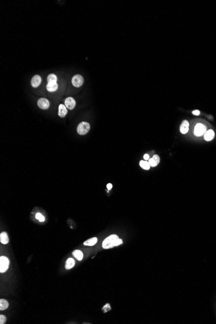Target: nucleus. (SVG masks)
Returning <instances> with one entry per match:
<instances>
[{"label":"nucleus","instance_id":"nucleus-1","mask_svg":"<svg viewBox=\"0 0 216 324\" xmlns=\"http://www.w3.org/2000/svg\"><path fill=\"white\" fill-rule=\"evenodd\" d=\"M122 242V239H119V237L116 235H111L108 237L102 243V247L105 249L111 248L114 246H119L121 245Z\"/></svg>","mask_w":216,"mask_h":324},{"label":"nucleus","instance_id":"nucleus-2","mask_svg":"<svg viewBox=\"0 0 216 324\" xmlns=\"http://www.w3.org/2000/svg\"><path fill=\"white\" fill-rule=\"evenodd\" d=\"M89 130H90V125L88 122H81L77 127V132L78 134L81 135L87 134L89 132Z\"/></svg>","mask_w":216,"mask_h":324},{"label":"nucleus","instance_id":"nucleus-3","mask_svg":"<svg viewBox=\"0 0 216 324\" xmlns=\"http://www.w3.org/2000/svg\"><path fill=\"white\" fill-rule=\"evenodd\" d=\"M206 131V127L201 123H198L194 128V135L197 137L203 135Z\"/></svg>","mask_w":216,"mask_h":324},{"label":"nucleus","instance_id":"nucleus-4","mask_svg":"<svg viewBox=\"0 0 216 324\" xmlns=\"http://www.w3.org/2000/svg\"><path fill=\"white\" fill-rule=\"evenodd\" d=\"M10 261L5 256H1L0 258V272L3 273L6 272L9 269Z\"/></svg>","mask_w":216,"mask_h":324},{"label":"nucleus","instance_id":"nucleus-5","mask_svg":"<svg viewBox=\"0 0 216 324\" xmlns=\"http://www.w3.org/2000/svg\"><path fill=\"white\" fill-rule=\"evenodd\" d=\"M84 83V78L80 74H76L72 78V84L74 87L79 88Z\"/></svg>","mask_w":216,"mask_h":324},{"label":"nucleus","instance_id":"nucleus-6","mask_svg":"<svg viewBox=\"0 0 216 324\" xmlns=\"http://www.w3.org/2000/svg\"><path fill=\"white\" fill-rule=\"evenodd\" d=\"M49 102L46 99L42 98L39 99L38 101V106L42 109H47L49 107Z\"/></svg>","mask_w":216,"mask_h":324},{"label":"nucleus","instance_id":"nucleus-7","mask_svg":"<svg viewBox=\"0 0 216 324\" xmlns=\"http://www.w3.org/2000/svg\"><path fill=\"white\" fill-rule=\"evenodd\" d=\"M65 106L69 109H73L76 106V102L74 99L72 97H68L65 100Z\"/></svg>","mask_w":216,"mask_h":324},{"label":"nucleus","instance_id":"nucleus-8","mask_svg":"<svg viewBox=\"0 0 216 324\" xmlns=\"http://www.w3.org/2000/svg\"><path fill=\"white\" fill-rule=\"evenodd\" d=\"M189 130V122L186 120L183 121L180 126V131L182 134H186Z\"/></svg>","mask_w":216,"mask_h":324},{"label":"nucleus","instance_id":"nucleus-9","mask_svg":"<svg viewBox=\"0 0 216 324\" xmlns=\"http://www.w3.org/2000/svg\"><path fill=\"white\" fill-rule=\"evenodd\" d=\"M41 82H42V78L40 76L35 75L32 77L31 80V85L33 88H38L40 85Z\"/></svg>","mask_w":216,"mask_h":324},{"label":"nucleus","instance_id":"nucleus-10","mask_svg":"<svg viewBox=\"0 0 216 324\" xmlns=\"http://www.w3.org/2000/svg\"><path fill=\"white\" fill-rule=\"evenodd\" d=\"M215 137V133L212 130H209L206 131V133H205L204 135V138L206 141H211L212 140L214 139Z\"/></svg>","mask_w":216,"mask_h":324},{"label":"nucleus","instance_id":"nucleus-11","mask_svg":"<svg viewBox=\"0 0 216 324\" xmlns=\"http://www.w3.org/2000/svg\"><path fill=\"white\" fill-rule=\"evenodd\" d=\"M67 109L65 105L60 104L58 107V115L60 117H64L67 115Z\"/></svg>","mask_w":216,"mask_h":324},{"label":"nucleus","instance_id":"nucleus-12","mask_svg":"<svg viewBox=\"0 0 216 324\" xmlns=\"http://www.w3.org/2000/svg\"><path fill=\"white\" fill-rule=\"evenodd\" d=\"M58 87V84H57L56 82L48 83L47 85V89L49 92H54V91L57 90Z\"/></svg>","mask_w":216,"mask_h":324},{"label":"nucleus","instance_id":"nucleus-13","mask_svg":"<svg viewBox=\"0 0 216 324\" xmlns=\"http://www.w3.org/2000/svg\"><path fill=\"white\" fill-rule=\"evenodd\" d=\"M0 241L2 244L6 245L9 242V237H8L7 234L6 232H3L0 234Z\"/></svg>","mask_w":216,"mask_h":324},{"label":"nucleus","instance_id":"nucleus-14","mask_svg":"<svg viewBox=\"0 0 216 324\" xmlns=\"http://www.w3.org/2000/svg\"><path fill=\"white\" fill-rule=\"evenodd\" d=\"M98 241V239L96 238H91V239H88V240L85 241V242L84 243V245L85 246H93L97 243Z\"/></svg>","mask_w":216,"mask_h":324},{"label":"nucleus","instance_id":"nucleus-15","mask_svg":"<svg viewBox=\"0 0 216 324\" xmlns=\"http://www.w3.org/2000/svg\"><path fill=\"white\" fill-rule=\"evenodd\" d=\"M74 266V260L73 258H69L66 261V269L69 270V269H72Z\"/></svg>","mask_w":216,"mask_h":324},{"label":"nucleus","instance_id":"nucleus-16","mask_svg":"<svg viewBox=\"0 0 216 324\" xmlns=\"http://www.w3.org/2000/svg\"><path fill=\"white\" fill-rule=\"evenodd\" d=\"M8 307H9V303L7 302V301H6L5 299H1L0 300V310L3 311V310L7 309Z\"/></svg>","mask_w":216,"mask_h":324},{"label":"nucleus","instance_id":"nucleus-17","mask_svg":"<svg viewBox=\"0 0 216 324\" xmlns=\"http://www.w3.org/2000/svg\"><path fill=\"white\" fill-rule=\"evenodd\" d=\"M73 254L78 261H81V260L83 259V253L80 250H75L73 252Z\"/></svg>","mask_w":216,"mask_h":324},{"label":"nucleus","instance_id":"nucleus-18","mask_svg":"<svg viewBox=\"0 0 216 324\" xmlns=\"http://www.w3.org/2000/svg\"><path fill=\"white\" fill-rule=\"evenodd\" d=\"M139 164H140V166H141V168L146 170H149V168H150V167H151L148 162L144 161V160H141V161H140Z\"/></svg>","mask_w":216,"mask_h":324},{"label":"nucleus","instance_id":"nucleus-19","mask_svg":"<svg viewBox=\"0 0 216 324\" xmlns=\"http://www.w3.org/2000/svg\"><path fill=\"white\" fill-rule=\"evenodd\" d=\"M47 82H48V83L56 82L57 77L56 76V74H49V75L48 76V77H47Z\"/></svg>","mask_w":216,"mask_h":324},{"label":"nucleus","instance_id":"nucleus-20","mask_svg":"<svg viewBox=\"0 0 216 324\" xmlns=\"http://www.w3.org/2000/svg\"><path fill=\"white\" fill-rule=\"evenodd\" d=\"M148 163L151 167H155L158 165V163H157V162L154 160L153 158H150V159H149Z\"/></svg>","mask_w":216,"mask_h":324},{"label":"nucleus","instance_id":"nucleus-21","mask_svg":"<svg viewBox=\"0 0 216 324\" xmlns=\"http://www.w3.org/2000/svg\"><path fill=\"white\" fill-rule=\"evenodd\" d=\"M35 217H36V218L39 221H40V222H43L45 221V217H43V216H42V215L40 213H36V216H35Z\"/></svg>","mask_w":216,"mask_h":324},{"label":"nucleus","instance_id":"nucleus-22","mask_svg":"<svg viewBox=\"0 0 216 324\" xmlns=\"http://www.w3.org/2000/svg\"><path fill=\"white\" fill-rule=\"evenodd\" d=\"M6 317L3 315L0 316V323L3 324L6 322Z\"/></svg>","mask_w":216,"mask_h":324},{"label":"nucleus","instance_id":"nucleus-23","mask_svg":"<svg viewBox=\"0 0 216 324\" xmlns=\"http://www.w3.org/2000/svg\"><path fill=\"white\" fill-rule=\"evenodd\" d=\"M152 158H153V159H154V160H155V161L157 162V163H158V164L160 163V157H159V155H154L153 156V157H152Z\"/></svg>","mask_w":216,"mask_h":324},{"label":"nucleus","instance_id":"nucleus-24","mask_svg":"<svg viewBox=\"0 0 216 324\" xmlns=\"http://www.w3.org/2000/svg\"><path fill=\"white\" fill-rule=\"evenodd\" d=\"M109 307L110 306L109 304L106 305L104 307V308H103V311H104V312H107L108 311H109V310H110V309H111Z\"/></svg>","mask_w":216,"mask_h":324},{"label":"nucleus","instance_id":"nucleus-25","mask_svg":"<svg viewBox=\"0 0 216 324\" xmlns=\"http://www.w3.org/2000/svg\"><path fill=\"white\" fill-rule=\"evenodd\" d=\"M192 114L194 115H200V111L199 110H194L192 111Z\"/></svg>","mask_w":216,"mask_h":324},{"label":"nucleus","instance_id":"nucleus-26","mask_svg":"<svg viewBox=\"0 0 216 324\" xmlns=\"http://www.w3.org/2000/svg\"><path fill=\"white\" fill-rule=\"evenodd\" d=\"M143 157H144V159H145V160H149V159H150V158H149V154H145L144 155Z\"/></svg>","mask_w":216,"mask_h":324},{"label":"nucleus","instance_id":"nucleus-27","mask_svg":"<svg viewBox=\"0 0 216 324\" xmlns=\"http://www.w3.org/2000/svg\"><path fill=\"white\" fill-rule=\"evenodd\" d=\"M112 187H113V185L111 184V183H109L108 184V185H107V188H108L109 190H111V189L112 188Z\"/></svg>","mask_w":216,"mask_h":324}]
</instances>
